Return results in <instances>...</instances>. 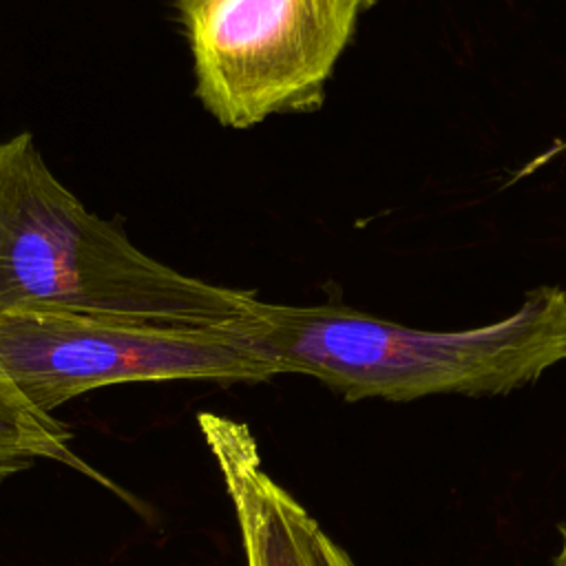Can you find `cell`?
Instances as JSON below:
<instances>
[{"label":"cell","instance_id":"6da1fadb","mask_svg":"<svg viewBox=\"0 0 566 566\" xmlns=\"http://www.w3.org/2000/svg\"><path fill=\"white\" fill-rule=\"evenodd\" d=\"M252 329L279 376H312L349 402L497 396L566 360V290L535 287L511 316L453 332L407 327L352 307L259 298Z\"/></svg>","mask_w":566,"mask_h":566},{"label":"cell","instance_id":"7a4b0ae2","mask_svg":"<svg viewBox=\"0 0 566 566\" xmlns=\"http://www.w3.org/2000/svg\"><path fill=\"white\" fill-rule=\"evenodd\" d=\"M256 296L184 274L91 212L31 133L0 139V314L230 321Z\"/></svg>","mask_w":566,"mask_h":566},{"label":"cell","instance_id":"3957f363","mask_svg":"<svg viewBox=\"0 0 566 566\" xmlns=\"http://www.w3.org/2000/svg\"><path fill=\"white\" fill-rule=\"evenodd\" d=\"M254 305L230 321L9 312L0 314V363L49 413L119 382H263L279 374L256 345Z\"/></svg>","mask_w":566,"mask_h":566},{"label":"cell","instance_id":"277c9868","mask_svg":"<svg viewBox=\"0 0 566 566\" xmlns=\"http://www.w3.org/2000/svg\"><path fill=\"white\" fill-rule=\"evenodd\" d=\"M195 95L228 128L314 113L334 66L376 0H172Z\"/></svg>","mask_w":566,"mask_h":566},{"label":"cell","instance_id":"5b68a950","mask_svg":"<svg viewBox=\"0 0 566 566\" xmlns=\"http://www.w3.org/2000/svg\"><path fill=\"white\" fill-rule=\"evenodd\" d=\"M199 431L232 502L245 566H338V544L261 462L248 424L199 413Z\"/></svg>","mask_w":566,"mask_h":566},{"label":"cell","instance_id":"8992f818","mask_svg":"<svg viewBox=\"0 0 566 566\" xmlns=\"http://www.w3.org/2000/svg\"><path fill=\"white\" fill-rule=\"evenodd\" d=\"M38 460L62 462L80 473L99 478L71 449V431L53 413L38 409L0 363V480Z\"/></svg>","mask_w":566,"mask_h":566},{"label":"cell","instance_id":"52a82bcc","mask_svg":"<svg viewBox=\"0 0 566 566\" xmlns=\"http://www.w3.org/2000/svg\"><path fill=\"white\" fill-rule=\"evenodd\" d=\"M553 566H566V522L559 524V548L553 559Z\"/></svg>","mask_w":566,"mask_h":566},{"label":"cell","instance_id":"ba28073f","mask_svg":"<svg viewBox=\"0 0 566 566\" xmlns=\"http://www.w3.org/2000/svg\"><path fill=\"white\" fill-rule=\"evenodd\" d=\"M336 564H338V566H356V564L352 562V557L347 555V551L340 548V546L336 548Z\"/></svg>","mask_w":566,"mask_h":566},{"label":"cell","instance_id":"9c48e42d","mask_svg":"<svg viewBox=\"0 0 566 566\" xmlns=\"http://www.w3.org/2000/svg\"><path fill=\"white\" fill-rule=\"evenodd\" d=\"M562 148H564V150H566V144H564V146H562Z\"/></svg>","mask_w":566,"mask_h":566}]
</instances>
